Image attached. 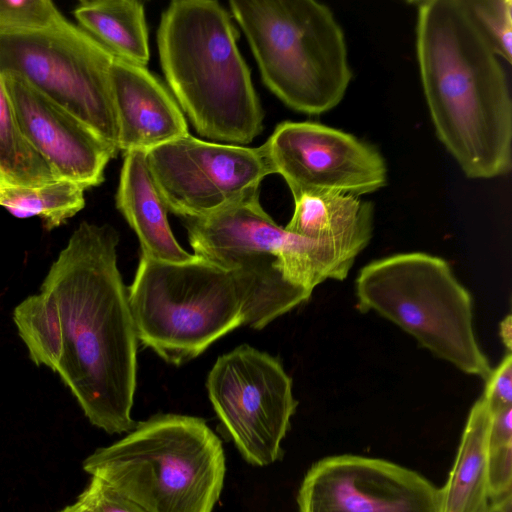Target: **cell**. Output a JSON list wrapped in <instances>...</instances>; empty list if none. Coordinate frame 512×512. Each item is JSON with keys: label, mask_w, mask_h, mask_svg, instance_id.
I'll list each match as a JSON object with an SVG mask.
<instances>
[{"label": "cell", "mask_w": 512, "mask_h": 512, "mask_svg": "<svg viewBox=\"0 0 512 512\" xmlns=\"http://www.w3.org/2000/svg\"><path fill=\"white\" fill-rule=\"evenodd\" d=\"M119 234L83 221L52 263L38 294L13 312L37 366L57 372L85 416L109 434L130 432L138 337L117 265Z\"/></svg>", "instance_id": "cell-1"}, {"label": "cell", "mask_w": 512, "mask_h": 512, "mask_svg": "<svg viewBox=\"0 0 512 512\" xmlns=\"http://www.w3.org/2000/svg\"><path fill=\"white\" fill-rule=\"evenodd\" d=\"M413 4L420 80L438 139L468 178L507 174L512 101L499 57L463 0Z\"/></svg>", "instance_id": "cell-2"}, {"label": "cell", "mask_w": 512, "mask_h": 512, "mask_svg": "<svg viewBox=\"0 0 512 512\" xmlns=\"http://www.w3.org/2000/svg\"><path fill=\"white\" fill-rule=\"evenodd\" d=\"M237 39L215 0L172 1L157 32L167 83L198 134L243 146L262 132L264 111Z\"/></svg>", "instance_id": "cell-3"}, {"label": "cell", "mask_w": 512, "mask_h": 512, "mask_svg": "<svg viewBox=\"0 0 512 512\" xmlns=\"http://www.w3.org/2000/svg\"><path fill=\"white\" fill-rule=\"evenodd\" d=\"M259 196L183 219L194 255L236 271L246 282V325L256 330L306 302L326 279L344 280L351 269L326 246L279 226Z\"/></svg>", "instance_id": "cell-4"}, {"label": "cell", "mask_w": 512, "mask_h": 512, "mask_svg": "<svg viewBox=\"0 0 512 512\" xmlns=\"http://www.w3.org/2000/svg\"><path fill=\"white\" fill-rule=\"evenodd\" d=\"M83 468L146 512H212L224 483L225 457L203 419L162 414L97 449Z\"/></svg>", "instance_id": "cell-5"}, {"label": "cell", "mask_w": 512, "mask_h": 512, "mask_svg": "<svg viewBox=\"0 0 512 512\" xmlns=\"http://www.w3.org/2000/svg\"><path fill=\"white\" fill-rule=\"evenodd\" d=\"M264 84L289 108L320 115L344 98L352 79L343 30L315 0L229 1Z\"/></svg>", "instance_id": "cell-6"}, {"label": "cell", "mask_w": 512, "mask_h": 512, "mask_svg": "<svg viewBox=\"0 0 512 512\" xmlns=\"http://www.w3.org/2000/svg\"><path fill=\"white\" fill-rule=\"evenodd\" d=\"M128 298L138 341L176 366L247 321L246 282L196 255L172 263L141 254Z\"/></svg>", "instance_id": "cell-7"}, {"label": "cell", "mask_w": 512, "mask_h": 512, "mask_svg": "<svg viewBox=\"0 0 512 512\" xmlns=\"http://www.w3.org/2000/svg\"><path fill=\"white\" fill-rule=\"evenodd\" d=\"M357 308L373 311L460 371L486 380L491 371L474 329L473 301L443 258L400 253L365 265L355 281Z\"/></svg>", "instance_id": "cell-8"}, {"label": "cell", "mask_w": 512, "mask_h": 512, "mask_svg": "<svg viewBox=\"0 0 512 512\" xmlns=\"http://www.w3.org/2000/svg\"><path fill=\"white\" fill-rule=\"evenodd\" d=\"M114 59L64 16L42 29L0 35V74L20 75L119 151L110 77Z\"/></svg>", "instance_id": "cell-9"}, {"label": "cell", "mask_w": 512, "mask_h": 512, "mask_svg": "<svg viewBox=\"0 0 512 512\" xmlns=\"http://www.w3.org/2000/svg\"><path fill=\"white\" fill-rule=\"evenodd\" d=\"M206 388L223 426L247 462L273 464L297 407L280 361L247 344L219 356Z\"/></svg>", "instance_id": "cell-10"}, {"label": "cell", "mask_w": 512, "mask_h": 512, "mask_svg": "<svg viewBox=\"0 0 512 512\" xmlns=\"http://www.w3.org/2000/svg\"><path fill=\"white\" fill-rule=\"evenodd\" d=\"M152 180L168 211L201 218L260 193L274 174L264 144L251 148L188 134L146 152Z\"/></svg>", "instance_id": "cell-11"}, {"label": "cell", "mask_w": 512, "mask_h": 512, "mask_svg": "<svg viewBox=\"0 0 512 512\" xmlns=\"http://www.w3.org/2000/svg\"><path fill=\"white\" fill-rule=\"evenodd\" d=\"M264 145L274 174L282 176L293 198L317 192L361 197L387 183V165L381 153L333 127L284 121Z\"/></svg>", "instance_id": "cell-12"}, {"label": "cell", "mask_w": 512, "mask_h": 512, "mask_svg": "<svg viewBox=\"0 0 512 512\" xmlns=\"http://www.w3.org/2000/svg\"><path fill=\"white\" fill-rule=\"evenodd\" d=\"M297 502L299 512H439V488L391 461L345 454L316 462Z\"/></svg>", "instance_id": "cell-13"}, {"label": "cell", "mask_w": 512, "mask_h": 512, "mask_svg": "<svg viewBox=\"0 0 512 512\" xmlns=\"http://www.w3.org/2000/svg\"><path fill=\"white\" fill-rule=\"evenodd\" d=\"M1 75L23 136L58 177L85 190L100 185L119 151L20 75Z\"/></svg>", "instance_id": "cell-14"}, {"label": "cell", "mask_w": 512, "mask_h": 512, "mask_svg": "<svg viewBox=\"0 0 512 512\" xmlns=\"http://www.w3.org/2000/svg\"><path fill=\"white\" fill-rule=\"evenodd\" d=\"M110 77L119 151L147 152L189 134L178 103L145 66L115 58Z\"/></svg>", "instance_id": "cell-15"}, {"label": "cell", "mask_w": 512, "mask_h": 512, "mask_svg": "<svg viewBox=\"0 0 512 512\" xmlns=\"http://www.w3.org/2000/svg\"><path fill=\"white\" fill-rule=\"evenodd\" d=\"M293 199L294 212L284 228L326 246L352 266L372 237L373 204L337 192L306 193Z\"/></svg>", "instance_id": "cell-16"}, {"label": "cell", "mask_w": 512, "mask_h": 512, "mask_svg": "<svg viewBox=\"0 0 512 512\" xmlns=\"http://www.w3.org/2000/svg\"><path fill=\"white\" fill-rule=\"evenodd\" d=\"M116 207L136 233L142 255L172 263L194 259L195 255L184 250L174 237L168 209L147 166L146 152L124 154Z\"/></svg>", "instance_id": "cell-17"}, {"label": "cell", "mask_w": 512, "mask_h": 512, "mask_svg": "<svg viewBox=\"0 0 512 512\" xmlns=\"http://www.w3.org/2000/svg\"><path fill=\"white\" fill-rule=\"evenodd\" d=\"M491 410L480 397L472 406L458 451L442 488L439 512H488L492 506L488 480V435Z\"/></svg>", "instance_id": "cell-18"}, {"label": "cell", "mask_w": 512, "mask_h": 512, "mask_svg": "<svg viewBox=\"0 0 512 512\" xmlns=\"http://www.w3.org/2000/svg\"><path fill=\"white\" fill-rule=\"evenodd\" d=\"M73 14L79 26L116 59L141 66L148 63V30L142 2L83 0Z\"/></svg>", "instance_id": "cell-19"}, {"label": "cell", "mask_w": 512, "mask_h": 512, "mask_svg": "<svg viewBox=\"0 0 512 512\" xmlns=\"http://www.w3.org/2000/svg\"><path fill=\"white\" fill-rule=\"evenodd\" d=\"M85 189L63 178L37 186L0 188V206L18 218L38 216L46 230L64 224L85 206Z\"/></svg>", "instance_id": "cell-20"}, {"label": "cell", "mask_w": 512, "mask_h": 512, "mask_svg": "<svg viewBox=\"0 0 512 512\" xmlns=\"http://www.w3.org/2000/svg\"><path fill=\"white\" fill-rule=\"evenodd\" d=\"M59 179L23 136L0 74V188L37 186Z\"/></svg>", "instance_id": "cell-21"}, {"label": "cell", "mask_w": 512, "mask_h": 512, "mask_svg": "<svg viewBox=\"0 0 512 512\" xmlns=\"http://www.w3.org/2000/svg\"><path fill=\"white\" fill-rule=\"evenodd\" d=\"M475 25L498 57L512 62V1L463 0Z\"/></svg>", "instance_id": "cell-22"}, {"label": "cell", "mask_w": 512, "mask_h": 512, "mask_svg": "<svg viewBox=\"0 0 512 512\" xmlns=\"http://www.w3.org/2000/svg\"><path fill=\"white\" fill-rule=\"evenodd\" d=\"M62 16L50 0H0V35L42 29Z\"/></svg>", "instance_id": "cell-23"}, {"label": "cell", "mask_w": 512, "mask_h": 512, "mask_svg": "<svg viewBox=\"0 0 512 512\" xmlns=\"http://www.w3.org/2000/svg\"><path fill=\"white\" fill-rule=\"evenodd\" d=\"M488 480L493 502L512 495V439L488 437Z\"/></svg>", "instance_id": "cell-24"}, {"label": "cell", "mask_w": 512, "mask_h": 512, "mask_svg": "<svg viewBox=\"0 0 512 512\" xmlns=\"http://www.w3.org/2000/svg\"><path fill=\"white\" fill-rule=\"evenodd\" d=\"M78 501L93 512H146L134 501L95 477L79 495Z\"/></svg>", "instance_id": "cell-25"}, {"label": "cell", "mask_w": 512, "mask_h": 512, "mask_svg": "<svg viewBox=\"0 0 512 512\" xmlns=\"http://www.w3.org/2000/svg\"><path fill=\"white\" fill-rule=\"evenodd\" d=\"M491 410L512 406V355L507 354L485 380L481 396Z\"/></svg>", "instance_id": "cell-26"}, {"label": "cell", "mask_w": 512, "mask_h": 512, "mask_svg": "<svg viewBox=\"0 0 512 512\" xmlns=\"http://www.w3.org/2000/svg\"><path fill=\"white\" fill-rule=\"evenodd\" d=\"M512 323L511 315H507L506 318L500 323V336L508 352H511V341H512Z\"/></svg>", "instance_id": "cell-27"}, {"label": "cell", "mask_w": 512, "mask_h": 512, "mask_svg": "<svg viewBox=\"0 0 512 512\" xmlns=\"http://www.w3.org/2000/svg\"><path fill=\"white\" fill-rule=\"evenodd\" d=\"M488 512H512V495L493 502Z\"/></svg>", "instance_id": "cell-28"}, {"label": "cell", "mask_w": 512, "mask_h": 512, "mask_svg": "<svg viewBox=\"0 0 512 512\" xmlns=\"http://www.w3.org/2000/svg\"><path fill=\"white\" fill-rule=\"evenodd\" d=\"M59 512H93V511L89 507H87L85 504H83L82 502L77 500V502L65 507L64 509H62Z\"/></svg>", "instance_id": "cell-29"}]
</instances>
